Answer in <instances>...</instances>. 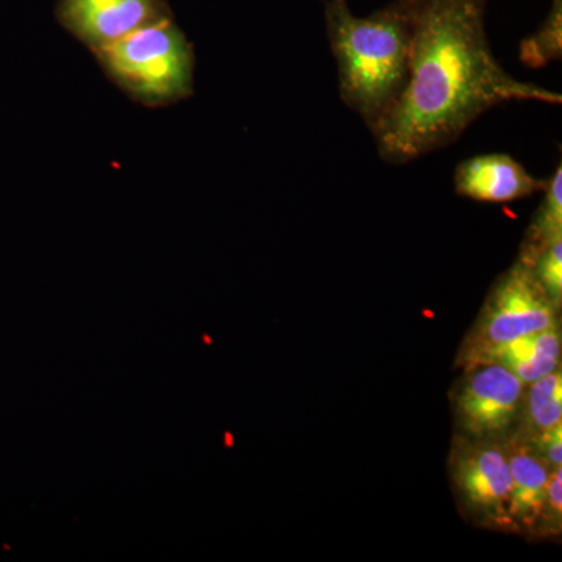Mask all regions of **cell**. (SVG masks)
<instances>
[{"instance_id": "1", "label": "cell", "mask_w": 562, "mask_h": 562, "mask_svg": "<svg viewBox=\"0 0 562 562\" xmlns=\"http://www.w3.org/2000/svg\"><path fill=\"white\" fill-rule=\"evenodd\" d=\"M490 0H414L408 79L373 128L380 158L402 166L446 149L503 103L561 105L560 92L516 79L487 38Z\"/></svg>"}, {"instance_id": "2", "label": "cell", "mask_w": 562, "mask_h": 562, "mask_svg": "<svg viewBox=\"0 0 562 562\" xmlns=\"http://www.w3.org/2000/svg\"><path fill=\"white\" fill-rule=\"evenodd\" d=\"M324 18L344 105L372 132L408 79L414 0H392L368 16L349 0H325Z\"/></svg>"}, {"instance_id": "3", "label": "cell", "mask_w": 562, "mask_h": 562, "mask_svg": "<svg viewBox=\"0 0 562 562\" xmlns=\"http://www.w3.org/2000/svg\"><path fill=\"white\" fill-rule=\"evenodd\" d=\"M94 58L114 87L146 109H166L194 95V46L173 18L125 36Z\"/></svg>"}, {"instance_id": "4", "label": "cell", "mask_w": 562, "mask_h": 562, "mask_svg": "<svg viewBox=\"0 0 562 562\" xmlns=\"http://www.w3.org/2000/svg\"><path fill=\"white\" fill-rule=\"evenodd\" d=\"M557 308L531 269L517 260L487 295L482 317L469 338L468 358L498 344L558 327Z\"/></svg>"}, {"instance_id": "5", "label": "cell", "mask_w": 562, "mask_h": 562, "mask_svg": "<svg viewBox=\"0 0 562 562\" xmlns=\"http://www.w3.org/2000/svg\"><path fill=\"white\" fill-rule=\"evenodd\" d=\"M524 383L495 362H472L454 395V413L465 438L491 441L512 428L522 408Z\"/></svg>"}, {"instance_id": "6", "label": "cell", "mask_w": 562, "mask_h": 562, "mask_svg": "<svg viewBox=\"0 0 562 562\" xmlns=\"http://www.w3.org/2000/svg\"><path fill=\"white\" fill-rule=\"evenodd\" d=\"M450 473L458 497L472 516L492 527H513L512 471L502 449L486 441L460 438L450 458Z\"/></svg>"}, {"instance_id": "7", "label": "cell", "mask_w": 562, "mask_h": 562, "mask_svg": "<svg viewBox=\"0 0 562 562\" xmlns=\"http://www.w3.org/2000/svg\"><path fill=\"white\" fill-rule=\"evenodd\" d=\"M55 21L92 55L147 25L171 20L168 0H57Z\"/></svg>"}, {"instance_id": "8", "label": "cell", "mask_w": 562, "mask_h": 562, "mask_svg": "<svg viewBox=\"0 0 562 562\" xmlns=\"http://www.w3.org/2000/svg\"><path fill=\"white\" fill-rule=\"evenodd\" d=\"M454 192L476 202L509 203L546 190L547 179L532 176L506 154L475 155L454 169Z\"/></svg>"}, {"instance_id": "9", "label": "cell", "mask_w": 562, "mask_h": 562, "mask_svg": "<svg viewBox=\"0 0 562 562\" xmlns=\"http://www.w3.org/2000/svg\"><path fill=\"white\" fill-rule=\"evenodd\" d=\"M506 452L512 471L509 516L519 528H535L542 522L550 468L528 441H514Z\"/></svg>"}, {"instance_id": "10", "label": "cell", "mask_w": 562, "mask_h": 562, "mask_svg": "<svg viewBox=\"0 0 562 562\" xmlns=\"http://www.w3.org/2000/svg\"><path fill=\"white\" fill-rule=\"evenodd\" d=\"M560 357L561 333L554 327L476 351L468 358V362H495L509 369L524 384H531L547 373L557 371Z\"/></svg>"}, {"instance_id": "11", "label": "cell", "mask_w": 562, "mask_h": 562, "mask_svg": "<svg viewBox=\"0 0 562 562\" xmlns=\"http://www.w3.org/2000/svg\"><path fill=\"white\" fill-rule=\"evenodd\" d=\"M543 201L520 247L519 260H528L539 249L562 236V166L558 162L552 176L547 179Z\"/></svg>"}, {"instance_id": "12", "label": "cell", "mask_w": 562, "mask_h": 562, "mask_svg": "<svg viewBox=\"0 0 562 562\" xmlns=\"http://www.w3.org/2000/svg\"><path fill=\"white\" fill-rule=\"evenodd\" d=\"M562 57V0H552L538 31L522 40L519 58L527 68L541 69Z\"/></svg>"}, {"instance_id": "13", "label": "cell", "mask_w": 562, "mask_h": 562, "mask_svg": "<svg viewBox=\"0 0 562 562\" xmlns=\"http://www.w3.org/2000/svg\"><path fill=\"white\" fill-rule=\"evenodd\" d=\"M527 420L531 436L562 424V375L560 369L531 383L527 401Z\"/></svg>"}, {"instance_id": "14", "label": "cell", "mask_w": 562, "mask_h": 562, "mask_svg": "<svg viewBox=\"0 0 562 562\" xmlns=\"http://www.w3.org/2000/svg\"><path fill=\"white\" fill-rule=\"evenodd\" d=\"M519 261L531 269L542 290L552 299L554 305L560 306L562 299V236H558L552 243L543 246L528 260Z\"/></svg>"}, {"instance_id": "15", "label": "cell", "mask_w": 562, "mask_h": 562, "mask_svg": "<svg viewBox=\"0 0 562 562\" xmlns=\"http://www.w3.org/2000/svg\"><path fill=\"white\" fill-rule=\"evenodd\" d=\"M535 447L539 457L546 461L550 471L561 468L562 464V424L554 425L549 430L539 432L538 436L528 441Z\"/></svg>"}, {"instance_id": "16", "label": "cell", "mask_w": 562, "mask_h": 562, "mask_svg": "<svg viewBox=\"0 0 562 562\" xmlns=\"http://www.w3.org/2000/svg\"><path fill=\"white\" fill-rule=\"evenodd\" d=\"M562 516V471L561 468L550 472L549 486H547L546 508H543L542 522L560 531Z\"/></svg>"}]
</instances>
